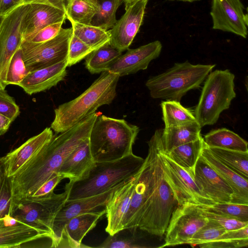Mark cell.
<instances>
[{
    "label": "cell",
    "instance_id": "cell-23",
    "mask_svg": "<svg viewBox=\"0 0 248 248\" xmlns=\"http://www.w3.org/2000/svg\"><path fill=\"white\" fill-rule=\"evenodd\" d=\"M201 156L230 186L233 191L231 202L248 204V180L215 157L204 142Z\"/></svg>",
    "mask_w": 248,
    "mask_h": 248
},
{
    "label": "cell",
    "instance_id": "cell-22",
    "mask_svg": "<svg viewBox=\"0 0 248 248\" xmlns=\"http://www.w3.org/2000/svg\"><path fill=\"white\" fill-rule=\"evenodd\" d=\"M43 238L48 237L10 215L0 219V248L19 247L24 243Z\"/></svg>",
    "mask_w": 248,
    "mask_h": 248
},
{
    "label": "cell",
    "instance_id": "cell-50",
    "mask_svg": "<svg viewBox=\"0 0 248 248\" xmlns=\"http://www.w3.org/2000/svg\"><path fill=\"white\" fill-rule=\"evenodd\" d=\"M170 1H174V0H178V1H186V2H193L195 1H199L200 0H169Z\"/></svg>",
    "mask_w": 248,
    "mask_h": 248
},
{
    "label": "cell",
    "instance_id": "cell-31",
    "mask_svg": "<svg viewBox=\"0 0 248 248\" xmlns=\"http://www.w3.org/2000/svg\"><path fill=\"white\" fill-rule=\"evenodd\" d=\"M165 127L176 126L197 121L194 113L179 101H163L161 103Z\"/></svg>",
    "mask_w": 248,
    "mask_h": 248
},
{
    "label": "cell",
    "instance_id": "cell-45",
    "mask_svg": "<svg viewBox=\"0 0 248 248\" xmlns=\"http://www.w3.org/2000/svg\"><path fill=\"white\" fill-rule=\"evenodd\" d=\"M23 4V0H0V16H5Z\"/></svg>",
    "mask_w": 248,
    "mask_h": 248
},
{
    "label": "cell",
    "instance_id": "cell-51",
    "mask_svg": "<svg viewBox=\"0 0 248 248\" xmlns=\"http://www.w3.org/2000/svg\"><path fill=\"white\" fill-rule=\"evenodd\" d=\"M4 16H0V27Z\"/></svg>",
    "mask_w": 248,
    "mask_h": 248
},
{
    "label": "cell",
    "instance_id": "cell-6",
    "mask_svg": "<svg viewBox=\"0 0 248 248\" xmlns=\"http://www.w3.org/2000/svg\"><path fill=\"white\" fill-rule=\"evenodd\" d=\"M163 131V130H162ZM159 138L155 159L153 190L144 208L138 227L148 233L162 237L165 233L171 214L177 204L166 180L159 152L162 142Z\"/></svg>",
    "mask_w": 248,
    "mask_h": 248
},
{
    "label": "cell",
    "instance_id": "cell-40",
    "mask_svg": "<svg viewBox=\"0 0 248 248\" xmlns=\"http://www.w3.org/2000/svg\"><path fill=\"white\" fill-rule=\"evenodd\" d=\"M12 202L11 178L5 174L0 182V219L10 215Z\"/></svg>",
    "mask_w": 248,
    "mask_h": 248
},
{
    "label": "cell",
    "instance_id": "cell-20",
    "mask_svg": "<svg viewBox=\"0 0 248 248\" xmlns=\"http://www.w3.org/2000/svg\"><path fill=\"white\" fill-rule=\"evenodd\" d=\"M29 4V9L22 24L23 40L34 35L49 25L64 22L67 19L65 12L54 6L39 3Z\"/></svg>",
    "mask_w": 248,
    "mask_h": 248
},
{
    "label": "cell",
    "instance_id": "cell-32",
    "mask_svg": "<svg viewBox=\"0 0 248 248\" xmlns=\"http://www.w3.org/2000/svg\"><path fill=\"white\" fill-rule=\"evenodd\" d=\"M207 147L212 154L222 163L248 179V152Z\"/></svg>",
    "mask_w": 248,
    "mask_h": 248
},
{
    "label": "cell",
    "instance_id": "cell-30",
    "mask_svg": "<svg viewBox=\"0 0 248 248\" xmlns=\"http://www.w3.org/2000/svg\"><path fill=\"white\" fill-rule=\"evenodd\" d=\"M73 33L91 48L95 50L109 42L110 30H105L92 25L70 21Z\"/></svg>",
    "mask_w": 248,
    "mask_h": 248
},
{
    "label": "cell",
    "instance_id": "cell-44",
    "mask_svg": "<svg viewBox=\"0 0 248 248\" xmlns=\"http://www.w3.org/2000/svg\"><path fill=\"white\" fill-rule=\"evenodd\" d=\"M64 177L54 172L52 176L47 180L31 196L26 197L30 199H39L50 195L54 192V189Z\"/></svg>",
    "mask_w": 248,
    "mask_h": 248
},
{
    "label": "cell",
    "instance_id": "cell-5",
    "mask_svg": "<svg viewBox=\"0 0 248 248\" xmlns=\"http://www.w3.org/2000/svg\"><path fill=\"white\" fill-rule=\"evenodd\" d=\"M216 64L175 63L166 71L149 78L145 85L154 99L179 101L188 91L198 88Z\"/></svg>",
    "mask_w": 248,
    "mask_h": 248
},
{
    "label": "cell",
    "instance_id": "cell-36",
    "mask_svg": "<svg viewBox=\"0 0 248 248\" xmlns=\"http://www.w3.org/2000/svg\"><path fill=\"white\" fill-rule=\"evenodd\" d=\"M202 207L211 212L248 222V204L233 202H215L211 205Z\"/></svg>",
    "mask_w": 248,
    "mask_h": 248
},
{
    "label": "cell",
    "instance_id": "cell-7",
    "mask_svg": "<svg viewBox=\"0 0 248 248\" xmlns=\"http://www.w3.org/2000/svg\"><path fill=\"white\" fill-rule=\"evenodd\" d=\"M234 75L228 69L210 72L205 78L194 115L201 127L217 123L235 97Z\"/></svg>",
    "mask_w": 248,
    "mask_h": 248
},
{
    "label": "cell",
    "instance_id": "cell-24",
    "mask_svg": "<svg viewBox=\"0 0 248 248\" xmlns=\"http://www.w3.org/2000/svg\"><path fill=\"white\" fill-rule=\"evenodd\" d=\"M106 210L80 214L71 218L63 229L59 247L79 248L86 234L95 227L99 219L105 214Z\"/></svg>",
    "mask_w": 248,
    "mask_h": 248
},
{
    "label": "cell",
    "instance_id": "cell-27",
    "mask_svg": "<svg viewBox=\"0 0 248 248\" xmlns=\"http://www.w3.org/2000/svg\"><path fill=\"white\" fill-rule=\"evenodd\" d=\"M204 140L202 136L196 140L179 145L164 154L193 177L195 165L201 155Z\"/></svg>",
    "mask_w": 248,
    "mask_h": 248
},
{
    "label": "cell",
    "instance_id": "cell-33",
    "mask_svg": "<svg viewBox=\"0 0 248 248\" xmlns=\"http://www.w3.org/2000/svg\"><path fill=\"white\" fill-rule=\"evenodd\" d=\"M96 8V12L91 25L105 30L112 28L116 22V13L121 0H91Z\"/></svg>",
    "mask_w": 248,
    "mask_h": 248
},
{
    "label": "cell",
    "instance_id": "cell-25",
    "mask_svg": "<svg viewBox=\"0 0 248 248\" xmlns=\"http://www.w3.org/2000/svg\"><path fill=\"white\" fill-rule=\"evenodd\" d=\"M95 164L88 139L66 157L57 172L70 181H77L83 178Z\"/></svg>",
    "mask_w": 248,
    "mask_h": 248
},
{
    "label": "cell",
    "instance_id": "cell-49",
    "mask_svg": "<svg viewBox=\"0 0 248 248\" xmlns=\"http://www.w3.org/2000/svg\"><path fill=\"white\" fill-rule=\"evenodd\" d=\"M125 5V10L130 5L139 0H122Z\"/></svg>",
    "mask_w": 248,
    "mask_h": 248
},
{
    "label": "cell",
    "instance_id": "cell-34",
    "mask_svg": "<svg viewBox=\"0 0 248 248\" xmlns=\"http://www.w3.org/2000/svg\"><path fill=\"white\" fill-rule=\"evenodd\" d=\"M248 246V225L232 231H226L215 240L198 245L204 248H239Z\"/></svg>",
    "mask_w": 248,
    "mask_h": 248
},
{
    "label": "cell",
    "instance_id": "cell-1",
    "mask_svg": "<svg viewBox=\"0 0 248 248\" xmlns=\"http://www.w3.org/2000/svg\"><path fill=\"white\" fill-rule=\"evenodd\" d=\"M95 112L60 134L32 157L11 177L12 201L31 196L57 171L66 157L81 142L89 139L97 117Z\"/></svg>",
    "mask_w": 248,
    "mask_h": 248
},
{
    "label": "cell",
    "instance_id": "cell-43",
    "mask_svg": "<svg viewBox=\"0 0 248 248\" xmlns=\"http://www.w3.org/2000/svg\"><path fill=\"white\" fill-rule=\"evenodd\" d=\"M63 23L61 22L49 25L23 40L33 43H41L50 40L59 33Z\"/></svg>",
    "mask_w": 248,
    "mask_h": 248
},
{
    "label": "cell",
    "instance_id": "cell-46",
    "mask_svg": "<svg viewBox=\"0 0 248 248\" xmlns=\"http://www.w3.org/2000/svg\"><path fill=\"white\" fill-rule=\"evenodd\" d=\"M70 0H23L24 4L33 3H46L54 6L66 12Z\"/></svg>",
    "mask_w": 248,
    "mask_h": 248
},
{
    "label": "cell",
    "instance_id": "cell-17",
    "mask_svg": "<svg viewBox=\"0 0 248 248\" xmlns=\"http://www.w3.org/2000/svg\"><path fill=\"white\" fill-rule=\"evenodd\" d=\"M137 174L116 189L106 203L105 214L107 225L105 231L109 235H113L124 229L136 182Z\"/></svg>",
    "mask_w": 248,
    "mask_h": 248
},
{
    "label": "cell",
    "instance_id": "cell-15",
    "mask_svg": "<svg viewBox=\"0 0 248 248\" xmlns=\"http://www.w3.org/2000/svg\"><path fill=\"white\" fill-rule=\"evenodd\" d=\"M148 0H139L130 5L110 30V45L123 52L128 49L142 24Z\"/></svg>",
    "mask_w": 248,
    "mask_h": 248
},
{
    "label": "cell",
    "instance_id": "cell-21",
    "mask_svg": "<svg viewBox=\"0 0 248 248\" xmlns=\"http://www.w3.org/2000/svg\"><path fill=\"white\" fill-rule=\"evenodd\" d=\"M67 67L66 60L54 65L30 72L18 86L29 95L44 92L64 80Z\"/></svg>",
    "mask_w": 248,
    "mask_h": 248
},
{
    "label": "cell",
    "instance_id": "cell-16",
    "mask_svg": "<svg viewBox=\"0 0 248 248\" xmlns=\"http://www.w3.org/2000/svg\"><path fill=\"white\" fill-rule=\"evenodd\" d=\"M162 48V44L158 40L136 48H128L112 62L108 71L122 77L145 70L152 60L159 57Z\"/></svg>",
    "mask_w": 248,
    "mask_h": 248
},
{
    "label": "cell",
    "instance_id": "cell-19",
    "mask_svg": "<svg viewBox=\"0 0 248 248\" xmlns=\"http://www.w3.org/2000/svg\"><path fill=\"white\" fill-rule=\"evenodd\" d=\"M54 134L50 127H46L39 134L28 140L17 148L5 156L6 174L15 175L28 161L35 156L52 139Z\"/></svg>",
    "mask_w": 248,
    "mask_h": 248
},
{
    "label": "cell",
    "instance_id": "cell-18",
    "mask_svg": "<svg viewBox=\"0 0 248 248\" xmlns=\"http://www.w3.org/2000/svg\"><path fill=\"white\" fill-rule=\"evenodd\" d=\"M193 179L201 191L215 202H231L233 191L201 156L195 167Z\"/></svg>",
    "mask_w": 248,
    "mask_h": 248
},
{
    "label": "cell",
    "instance_id": "cell-42",
    "mask_svg": "<svg viewBox=\"0 0 248 248\" xmlns=\"http://www.w3.org/2000/svg\"><path fill=\"white\" fill-rule=\"evenodd\" d=\"M0 113L10 119L13 122L20 114L19 106L14 97L5 90L0 89Z\"/></svg>",
    "mask_w": 248,
    "mask_h": 248
},
{
    "label": "cell",
    "instance_id": "cell-8",
    "mask_svg": "<svg viewBox=\"0 0 248 248\" xmlns=\"http://www.w3.org/2000/svg\"><path fill=\"white\" fill-rule=\"evenodd\" d=\"M39 198H21L12 202L10 216L45 234L53 241V225L55 216L68 198V191Z\"/></svg>",
    "mask_w": 248,
    "mask_h": 248
},
{
    "label": "cell",
    "instance_id": "cell-38",
    "mask_svg": "<svg viewBox=\"0 0 248 248\" xmlns=\"http://www.w3.org/2000/svg\"><path fill=\"white\" fill-rule=\"evenodd\" d=\"M226 230L217 223L209 220L207 223L198 230L187 244L194 247L213 241L221 235Z\"/></svg>",
    "mask_w": 248,
    "mask_h": 248
},
{
    "label": "cell",
    "instance_id": "cell-11",
    "mask_svg": "<svg viewBox=\"0 0 248 248\" xmlns=\"http://www.w3.org/2000/svg\"><path fill=\"white\" fill-rule=\"evenodd\" d=\"M159 154L164 177L178 205L190 202L204 207L215 203L201 191L190 174L163 153L162 142Z\"/></svg>",
    "mask_w": 248,
    "mask_h": 248
},
{
    "label": "cell",
    "instance_id": "cell-28",
    "mask_svg": "<svg viewBox=\"0 0 248 248\" xmlns=\"http://www.w3.org/2000/svg\"><path fill=\"white\" fill-rule=\"evenodd\" d=\"M203 139L205 145L208 147L248 152V142L235 133L226 128L212 130L205 135Z\"/></svg>",
    "mask_w": 248,
    "mask_h": 248
},
{
    "label": "cell",
    "instance_id": "cell-4",
    "mask_svg": "<svg viewBox=\"0 0 248 248\" xmlns=\"http://www.w3.org/2000/svg\"><path fill=\"white\" fill-rule=\"evenodd\" d=\"M139 131L138 126L124 119L98 115L89 137L94 162L114 161L132 154Z\"/></svg>",
    "mask_w": 248,
    "mask_h": 248
},
{
    "label": "cell",
    "instance_id": "cell-47",
    "mask_svg": "<svg viewBox=\"0 0 248 248\" xmlns=\"http://www.w3.org/2000/svg\"><path fill=\"white\" fill-rule=\"evenodd\" d=\"M13 121L0 113V136L6 133Z\"/></svg>",
    "mask_w": 248,
    "mask_h": 248
},
{
    "label": "cell",
    "instance_id": "cell-13",
    "mask_svg": "<svg viewBox=\"0 0 248 248\" xmlns=\"http://www.w3.org/2000/svg\"><path fill=\"white\" fill-rule=\"evenodd\" d=\"M127 181L99 195L77 200H67L57 214L54 220L52 228V248H58L62 238L64 227L71 218L86 212L105 210L106 203L111 193Z\"/></svg>",
    "mask_w": 248,
    "mask_h": 248
},
{
    "label": "cell",
    "instance_id": "cell-14",
    "mask_svg": "<svg viewBox=\"0 0 248 248\" xmlns=\"http://www.w3.org/2000/svg\"><path fill=\"white\" fill-rule=\"evenodd\" d=\"M210 15L213 29L247 38L248 16L241 0H212Z\"/></svg>",
    "mask_w": 248,
    "mask_h": 248
},
{
    "label": "cell",
    "instance_id": "cell-37",
    "mask_svg": "<svg viewBox=\"0 0 248 248\" xmlns=\"http://www.w3.org/2000/svg\"><path fill=\"white\" fill-rule=\"evenodd\" d=\"M30 72L25 66L23 60L22 50L20 47L10 61L6 74V86L18 85Z\"/></svg>",
    "mask_w": 248,
    "mask_h": 248
},
{
    "label": "cell",
    "instance_id": "cell-3",
    "mask_svg": "<svg viewBox=\"0 0 248 248\" xmlns=\"http://www.w3.org/2000/svg\"><path fill=\"white\" fill-rule=\"evenodd\" d=\"M144 159L132 153L121 159L94 165L81 179L66 184L67 200H74L103 193L134 177Z\"/></svg>",
    "mask_w": 248,
    "mask_h": 248
},
{
    "label": "cell",
    "instance_id": "cell-48",
    "mask_svg": "<svg viewBox=\"0 0 248 248\" xmlns=\"http://www.w3.org/2000/svg\"><path fill=\"white\" fill-rule=\"evenodd\" d=\"M6 174L5 160L4 157H0V182L2 177Z\"/></svg>",
    "mask_w": 248,
    "mask_h": 248
},
{
    "label": "cell",
    "instance_id": "cell-9",
    "mask_svg": "<svg viewBox=\"0 0 248 248\" xmlns=\"http://www.w3.org/2000/svg\"><path fill=\"white\" fill-rule=\"evenodd\" d=\"M72 34V27L62 28L55 37L44 42L23 40L20 48L28 70L31 72L66 60Z\"/></svg>",
    "mask_w": 248,
    "mask_h": 248
},
{
    "label": "cell",
    "instance_id": "cell-29",
    "mask_svg": "<svg viewBox=\"0 0 248 248\" xmlns=\"http://www.w3.org/2000/svg\"><path fill=\"white\" fill-rule=\"evenodd\" d=\"M122 52L113 47L109 42L93 50L86 57V68L91 74L108 71L112 62Z\"/></svg>",
    "mask_w": 248,
    "mask_h": 248
},
{
    "label": "cell",
    "instance_id": "cell-41",
    "mask_svg": "<svg viewBox=\"0 0 248 248\" xmlns=\"http://www.w3.org/2000/svg\"><path fill=\"white\" fill-rule=\"evenodd\" d=\"M204 215L223 227L226 231H232L238 229L248 225V222H244L235 218L220 215L208 211L203 209Z\"/></svg>",
    "mask_w": 248,
    "mask_h": 248
},
{
    "label": "cell",
    "instance_id": "cell-26",
    "mask_svg": "<svg viewBox=\"0 0 248 248\" xmlns=\"http://www.w3.org/2000/svg\"><path fill=\"white\" fill-rule=\"evenodd\" d=\"M201 128L197 121L176 126L165 127L162 134L163 152L167 154L179 145L199 139L202 136Z\"/></svg>",
    "mask_w": 248,
    "mask_h": 248
},
{
    "label": "cell",
    "instance_id": "cell-39",
    "mask_svg": "<svg viewBox=\"0 0 248 248\" xmlns=\"http://www.w3.org/2000/svg\"><path fill=\"white\" fill-rule=\"evenodd\" d=\"M93 50L73 33L66 59L67 66H71L81 61Z\"/></svg>",
    "mask_w": 248,
    "mask_h": 248
},
{
    "label": "cell",
    "instance_id": "cell-12",
    "mask_svg": "<svg viewBox=\"0 0 248 248\" xmlns=\"http://www.w3.org/2000/svg\"><path fill=\"white\" fill-rule=\"evenodd\" d=\"M29 4L17 7L5 16L0 27V89L5 90L6 74L10 61L23 40V19Z\"/></svg>",
    "mask_w": 248,
    "mask_h": 248
},
{
    "label": "cell",
    "instance_id": "cell-35",
    "mask_svg": "<svg viewBox=\"0 0 248 248\" xmlns=\"http://www.w3.org/2000/svg\"><path fill=\"white\" fill-rule=\"evenodd\" d=\"M96 12V6L91 0H70L66 15L70 21L91 25Z\"/></svg>",
    "mask_w": 248,
    "mask_h": 248
},
{
    "label": "cell",
    "instance_id": "cell-2",
    "mask_svg": "<svg viewBox=\"0 0 248 248\" xmlns=\"http://www.w3.org/2000/svg\"><path fill=\"white\" fill-rule=\"evenodd\" d=\"M120 77L108 71L102 72L82 93L54 110L51 129L57 134L62 133L95 113L100 107L110 104L116 96Z\"/></svg>",
    "mask_w": 248,
    "mask_h": 248
},
{
    "label": "cell",
    "instance_id": "cell-10",
    "mask_svg": "<svg viewBox=\"0 0 248 248\" xmlns=\"http://www.w3.org/2000/svg\"><path fill=\"white\" fill-rule=\"evenodd\" d=\"M208 221L202 208L199 205L186 202L177 205L166 230L164 243L159 247L187 244L194 233Z\"/></svg>",
    "mask_w": 248,
    "mask_h": 248
}]
</instances>
